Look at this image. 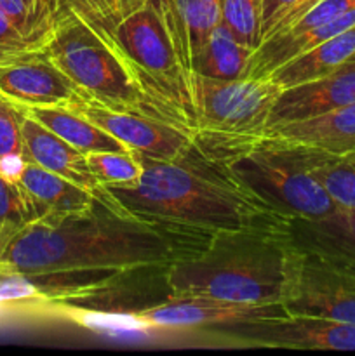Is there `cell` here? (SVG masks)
Instances as JSON below:
<instances>
[{
  "mask_svg": "<svg viewBox=\"0 0 355 356\" xmlns=\"http://www.w3.org/2000/svg\"><path fill=\"white\" fill-rule=\"evenodd\" d=\"M21 134H23V155L26 162L37 163L45 170H51V172L93 191L101 204L113 211H125L108 193L106 188L97 183L82 152L73 148L65 139L45 129L26 113H23V120H21Z\"/></svg>",
  "mask_w": 355,
  "mask_h": 356,
  "instance_id": "obj_15",
  "label": "cell"
},
{
  "mask_svg": "<svg viewBox=\"0 0 355 356\" xmlns=\"http://www.w3.org/2000/svg\"><path fill=\"white\" fill-rule=\"evenodd\" d=\"M315 152L313 176L320 181L338 209L355 211V152L341 155Z\"/></svg>",
  "mask_w": 355,
  "mask_h": 356,
  "instance_id": "obj_22",
  "label": "cell"
},
{
  "mask_svg": "<svg viewBox=\"0 0 355 356\" xmlns=\"http://www.w3.org/2000/svg\"><path fill=\"white\" fill-rule=\"evenodd\" d=\"M211 334L258 348L355 351V323L319 315L284 312L251 322L225 325Z\"/></svg>",
  "mask_w": 355,
  "mask_h": 356,
  "instance_id": "obj_8",
  "label": "cell"
},
{
  "mask_svg": "<svg viewBox=\"0 0 355 356\" xmlns=\"http://www.w3.org/2000/svg\"><path fill=\"white\" fill-rule=\"evenodd\" d=\"M59 309L70 320L90 330L138 332V330L152 329L136 312H101V309H86L82 306H59Z\"/></svg>",
  "mask_w": 355,
  "mask_h": 356,
  "instance_id": "obj_27",
  "label": "cell"
},
{
  "mask_svg": "<svg viewBox=\"0 0 355 356\" xmlns=\"http://www.w3.org/2000/svg\"><path fill=\"white\" fill-rule=\"evenodd\" d=\"M265 134L331 155L355 152V103L308 120L270 125Z\"/></svg>",
  "mask_w": 355,
  "mask_h": 356,
  "instance_id": "obj_17",
  "label": "cell"
},
{
  "mask_svg": "<svg viewBox=\"0 0 355 356\" xmlns=\"http://www.w3.org/2000/svg\"><path fill=\"white\" fill-rule=\"evenodd\" d=\"M23 110L38 124L65 139L68 145L82 152L84 155L94 152H125L127 149L113 136L66 106H33L23 108Z\"/></svg>",
  "mask_w": 355,
  "mask_h": 356,
  "instance_id": "obj_20",
  "label": "cell"
},
{
  "mask_svg": "<svg viewBox=\"0 0 355 356\" xmlns=\"http://www.w3.org/2000/svg\"><path fill=\"white\" fill-rule=\"evenodd\" d=\"M30 222L26 202L19 186L0 174V257Z\"/></svg>",
  "mask_w": 355,
  "mask_h": 356,
  "instance_id": "obj_28",
  "label": "cell"
},
{
  "mask_svg": "<svg viewBox=\"0 0 355 356\" xmlns=\"http://www.w3.org/2000/svg\"><path fill=\"white\" fill-rule=\"evenodd\" d=\"M23 108L0 94V160L9 155H23Z\"/></svg>",
  "mask_w": 355,
  "mask_h": 356,
  "instance_id": "obj_30",
  "label": "cell"
},
{
  "mask_svg": "<svg viewBox=\"0 0 355 356\" xmlns=\"http://www.w3.org/2000/svg\"><path fill=\"white\" fill-rule=\"evenodd\" d=\"M195 143L225 163L254 197L289 221H319L338 211L313 176L315 149L268 134L242 141Z\"/></svg>",
  "mask_w": 355,
  "mask_h": 356,
  "instance_id": "obj_4",
  "label": "cell"
},
{
  "mask_svg": "<svg viewBox=\"0 0 355 356\" xmlns=\"http://www.w3.org/2000/svg\"><path fill=\"white\" fill-rule=\"evenodd\" d=\"M289 229L298 245L355 273V211L338 209L319 221H292Z\"/></svg>",
  "mask_w": 355,
  "mask_h": 356,
  "instance_id": "obj_18",
  "label": "cell"
},
{
  "mask_svg": "<svg viewBox=\"0 0 355 356\" xmlns=\"http://www.w3.org/2000/svg\"><path fill=\"white\" fill-rule=\"evenodd\" d=\"M219 16L240 44L253 51L260 45L261 0H219Z\"/></svg>",
  "mask_w": 355,
  "mask_h": 356,
  "instance_id": "obj_25",
  "label": "cell"
},
{
  "mask_svg": "<svg viewBox=\"0 0 355 356\" xmlns=\"http://www.w3.org/2000/svg\"><path fill=\"white\" fill-rule=\"evenodd\" d=\"M106 190L132 216L204 236L244 228H289L292 222L254 197L197 143L180 159H143L138 183Z\"/></svg>",
  "mask_w": 355,
  "mask_h": 356,
  "instance_id": "obj_2",
  "label": "cell"
},
{
  "mask_svg": "<svg viewBox=\"0 0 355 356\" xmlns=\"http://www.w3.org/2000/svg\"><path fill=\"white\" fill-rule=\"evenodd\" d=\"M281 305L249 306L218 301L209 298H174L167 296L164 302L136 309L152 329H194L212 332L225 325L251 322L265 316L284 313Z\"/></svg>",
  "mask_w": 355,
  "mask_h": 356,
  "instance_id": "obj_11",
  "label": "cell"
},
{
  "mask_svg": "<svg viewBox=\"0 0 355 356\" xmlns=\"http://www.w3.org/2000/svg\"><path fill=\"white\" fill-rule=\"evenodd\" d=\"M289 228H244L209 236L166 268L167 296L284 306L298 257Z\"/></svg>",
  "mask_w": 355,
  "mask_h": 356,
  "instance_id": "obj_3",
  "label": "cell"
},
{
  "mask_svg": "<svg viewBox=\"0 0 355 356\" xmlns=\"http://www.w3.org/2000/svg\"><path fill=\"white\" fill-rule=\"evenodd\" d=\"M110 35L164 118L197 138L194 83L181 66L159 0H148L125 16Z\"/></svg>",
  "mask_w": 355,
  "mask_h": 356,
  "instance_id": "obj_6",
  "label": "cell"
},
{
  "mask_svg": "<svg viewBox=\"0 0 355 356\" xmlns=\"http://www.w3.org/2000/svg\"><path fill=\"white\" fill-rule=\"evenodd\" d=\"M207 238L97 202L89 214L59 225L30 222L0 257V275L38 278L166 270Z\"/></svg>",
  "mask_w": 355,
  "mask_h": 356,
  "instance_id": "obj_1",
  "label": "cell"
},
{
  "mask_svg": "<svg viewBox=\"0 0 355 356\" xmlns=\"http://www.w3.org/2000/svg\"><path fill=\"white\" fill-rule=\"evenodd\" d=\"M148 0H59V10L68 9L94 26L111 33L113 28Z\"/></svg>",
  "mask_w": 355,
  "mask_h": 356,
  "instance_id": "obj_26",
  "label": "cell"
},
{
  "mask_svg": "<svg viewBox=\"0 0 355 356\" xmlns=\"http://www.w3.org/2000/svg\"><path fill=\"white\" fill-rule=\"evenodd\" d=\"M42 51V45L24 37L9 17L0 13V65Z\"/></svg>",
  "mask_w": 355,
  "mask_h": 356,
  "instance_id": "obj_31",
  "label": "cell"
},
{
  "mask_svg": "<svg viewBox=\"0 0 355 356\" xmlns=\"http://www.w3.org/2000/svg\"><path fill=\"white\" fill-rule=\"evenodd\" d=\"M159 6L181 66L194 83L195 58L221 21L219 0H159Z\"/></svg>",
  "mask_w": 355,
  "mask_h": 356,
  "instance_id": "obj_16",
  "label": "cell"
},
{
  "mask_svg": "<svg viewBox=\"0 0 355 356\" xmlns=\"http://www.w3.org/2000/svg\"><path fill=\"white\" fill-rule=\"evenodd\" d=\"M0 13L30 40L44 47L59 16V0H0Z\"/></svg>",
  "mask_w": 355,
  "mask_h": 356,
  "instance_id": "obj_23",
  "label": "cell"
},
{
  "mask_svg": "<svg viewBox=\"0 0 355 356\" xmlns=\"http://www.w3.org/2000/svg\"><path fill=\"white\" fill-rule=\"evenodd\" d=\"M355 103V56L327 75L282 89L268 118V127L308 120Z\"/></svg>",
  "mask_w": 355,
  "mask_h": 356,
  "instance_id": "obj_13",
  "label": "cell"
},
{
  "mask_svg": "<svg viewBox=\"0 0 355 356\" xmlns=\"http://www.w3.org/2000/svg\"><path fill=\"white\" fill-rule=\"evenodd\" d=\"M0 94L19 108L68 106L75 83L42 51L0 65Z\"/></svg>",
  "mask_w": 355,
  "mask_h": 356,
  "instance_id": "obj_12",
  "label": "cell"
},
{
  "mask_svg": "<svg viewBox=\"0 0 355 356\" xmlns=\"http://www.w3.org/2000/svg\"><path fill=\"white\" fill-rule=\"evenodd\" d=\"M284 308L289 313L355 323V273L315 250L298 245L294 275Z\"/></svg>",
  "mask_w": 355,
  "mask_h": 356,
  "instance_id": "obj_9",
  "label": "cell"
},
{
  "mask_svg": "<svg viewBox=\"0 0 355 356\" xmlns=\"http://www.w3.org/2000/svg\"><path fill=\"white\" fill-rule=\"evenodd\" d=\"M253 52V49L240 44L219 21L195 58L194 76L200 75L216 80L244 79Z\"/></svg>",
  "mask_w": 355,
  "mask_h": 356,
  "instance_id": "obj_21",
  "label": "cell"
},
{
  "mask_svg": "<svg viewBox=\"0 0 355 356\" xmlns=\"http://www.w3.org/2000/svg\"><path fill=\"white\" fill-rule=\"evenodd\" d=\"M282 87L270 76L216 80L194 76L195 141L230 143L265 134Z\"/></svg>",
  "mask_w": 355,
  "mask_h": 356,
  "instance_id": "obj_7",
  "label": "cell"
},
{
  "mask_svg": "<svg viewBox=\"0 0 355 356\" xmlns=\"http://www.w3.org/2000/svg\"><path fill=\"white\" fill-rule=\"evenodd\" d=\"M317 2L319 0H261V42L285 30Z\"/></svg>",
  "mask_w": 355,
  "mask_h": 356,
  "instance_id": "obj_29",
  "label": "cell"
},
{
  "mask_svg": "<svg viewBox=\"0 0 355 356\" xmlns=\"http://www.w3.org/2000/svg\"><path fill=\"white\" fill-rule=\"evenodd\" d=\"M66 108L77 111L87 120L96 124L131 152L139 153L150 160H174L188 152L195 145V138L183 129L159 118L117 111L90 103L79 96Z\"/></svg>",
  "mask_w": 355,
  "mask_h": 356,
  "instance_id": "obj_10",
  "label": "cell"
},
{
  "mask_svg": "<svg viewBox=\"0 0 355 356\" xmlns=\"http://www.w3.org/2000/svg\"><path fill=\"white\" fill-rule=\"evenodd\" d=\"M16 184L26 202L31 222L59 225L89 214L100 202L93 191L31 162L26 163Z\"/></svg>",
  "mask_w": 355,
  "mask_h": 356,
  "instance_id": "obj_14",
  "label": "cell"
},
{
  "mask_svg": "<svg viewBox=\"0 0 355 356\" xmlns=\"http://www.w3.org/2000/svg\"><path fill=\"white\" fill-rule=\"evenodd\" d=\"M42 52L90 103L167 122L141 89L111 35L73 10H59Z\"/></svg>",
  "mask_w": 355,
  "mask_h": 356,
  "instance_id": "obj_5",
  "label": "cell"
},
{
  "mask_svg": "<svg viewBox=\"0 0 355 356\" xmlns=\"http://www.w3.org/2000/svg\"><path fill=\"white\" fill-rule=\"evenodd\" d=\"M87 165L101 186L134 184L143 176V156L136 152L87 153Z\"/></svg>",
  "mask_w": 355,
  "mask_h": 356,
  "instance_id": "obj_24",
  "label": "cell"
},
{
  "mask_svg": "<svg viewBox=\"0 0 355 356\" xmlns=\"http://www.w3.org/2000/svg\"><path fill=\"white\" fill-rule=\"evenodd\" d=\"M355 56V26L315 45L298 58L275 70L270 79L287 89L327 75Z\"/></svg>",
  "mask_w": 355,
  "mask_h": 356,
  "instance_id": "obj_19",
  "label": "cell"
}]
</instances>
